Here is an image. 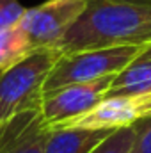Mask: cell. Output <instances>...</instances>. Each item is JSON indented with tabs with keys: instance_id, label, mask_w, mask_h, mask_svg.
Here are the masks:
<instances>
[{
	"instance_id": "1",
	"label": "cell",
	"mask_w": 151,
	"mask_h": 153,
	"mask_svg": "<svg viewBox=\"0 0 151 153\" xmlns=\"http://www.w3.org/2000/svg\"><path fill=\"white\" fill-rule=\"evenodd\" d=\"M151 45V5L114 0H89L84 14L68 30L57 50L61 53Z\"/></svg>"
},
{
	"instance_id": "2",
	"label": "cell",
	"mask_w": 151,
	"mask_h": 153,
	"mask_svg": "<svg viewBox=\"0 0 151 153\" xmlns=\"http://www.w3.org/2000/svg\"><path fill=\"white\" fill-rule=\"evenodd\" d=\"M59 55L57 48H36L0 73V126L20 112L41 107L44 82Z\"/></svg>"
},
{
	"instance_id": "3",
	"label": "cell",
	"mask_w": 151,
	"mask_h": 153,
	"mask_svg": "<svg viewBox=\"0 0 151 153\" xmlns=\"http://www.w3.org/2000/svg\"><path fill=\"white\" fill-rule=\"evenodd\" d=\"M144 48L146 46H112L61 53L44 82V94L71 84L94 82L117 75L132 64Z\"/></svg>"
},
{
	"instance_id": "4",
	"label": "cell",
	"mask_w": 151,
	"mask_h": 153,
	"mask_svg": "<svg viewBox=\"0 0 151 153\" xmlns=\"http://www.w3.org/2000/svg\"><path fill=\"white\" fill-rule=\"evenodd\" d=\"M89 0H46L25 11L20 27L32 48H57L84 14Z\"/></svg>"
},
{
	"instance_id": "5",
	"label": "cell",
	"mask_w": 151,
	"mask_h": 153,
	"mask_svg": "<svg viewBox=\"0 0 151 153\" xmlns=\"http://www.w3.org/2000/svg\"><path fill=\"white\" fill-rule=\"evenodd\" d=\"M114 76L115 75L105 76L94 82L71 84L57 91L46 93L41 102L43 119L52 128L59 123H64V121H70L73 117L85 114L107 96V91L110 87Z\"/></svg>"
},
{
	"instance_id": "6",
	"label": "cell",
	"mask_w": 151,
	"mask_h": 153,
	"mask_svg": "<svg viewBox=\"0 0 151 153\" xmlns=\"http://www.w3.org/2000/svg\"><path fill=\"white\" fill-rule=\"evenodd\" d=\"M48 135L41 107L20 112L0 128V153H44Z\"/></svg>"
},
{
	"instance_id": "7",
	"label": "cell",
	"mask_w": 151,
	"mask_h": 153,
	"mask_svg": "<svg viewBox=\"0 0 151 153\" xmlns=\"http://www.w3.org/2000/svg\"><path fill=\"white\" fill-rule=\"evenodd\" d=\"M139 119L137 107L133 98L112 96L103 98L85 114L73 117L70 121L59 123L53 128H93V130H117L123 126H130Z\"/></svg>"
},
{
	"instance_id": "8",
	"label": "cell",
	"mask_w": 151,
	"mask_h": 153,
	"mask_svg": "<svg viewBox=\"0 0 151 153\" xmlns=\"http://www.w3.org/2000/svg\"><path fill=\"white\" fill-rule=\"evenodd\" d=\"M114 130L53 128L50 130L44 153H91Z\"/></svg>"
},
{
	"instance_id": "9",
	"label": "cell",
	"mask_w": 151,
	"mask_h": 153,
	"mask_svg": "<svg viewBox=\"0 0 151 153\" xmlns=\"http://www.w3.org/2000/svg\"><path fill=\"white\" fill-rule=\"evenodd\" d=\"M151 91V61L137 57L132 64H128L123 71L112 78L110 87L105 98L126 96L135 98Z\"/></svg>"
},
{
	"instance_id": "10",
	"label": "cell",
	"mask_w": 151,
	"mask_h": 153,
	"mask_svg": "<svg viewBox=\"0 0 151 153\" xmlns=\"http://www.w3.org/2000/svg\"><path fill=\"white\" fill-rule=\"evenodd\" d=\"M32 45L20 25L0 32V73L25 59L32 52Z\"/></svg>"
},
{
	"instance_id": "11",
	"label": "cell",
	"mask_w": 151,
	"mask_h": 153,
	"mask_svg": "<svg viewBox=\"0 0 151 153\" xmlns=\"http://www.w3.org/2000/svg\"><path fill=\"white\" fill-rule=\"evenodd\" d=\"M133 139H135L133 125L123 126V128L114 130L112 134L105 141H101L91 153H130Z\"/></svg>"
},
{
	"instance_id": "12",
	"label": "cell",
	"mask_w": 151,
	"mask_h": 153,
	"mask_svg": "<svg viewBox=\"0 0 151 153\" xmlns=\"http://www.w3.org/2000/svg\"><path fill=\"white\" fill-rule=\"evenodd\" d=\"M25 11L27 9L18 0H0V32L20 25Z\"/></svg>"
},
{
	"instance_id": "13",
	"label": "cell",
	"mask_w": 151,
	"mask_h": 153,
	"mask_svg": "<svg viewBox=\"0 0 151 153\" xmlns=\"http://www.w3.org/2000/svg\"><path fill=\"white\" fill-rule=\"evenodd\" d=\"M135 139L130 153H151V116L141 117L133 123Z\"/></svg>"
},
{
	"instance_id": "14",
	"label": "cell",
	"mask_w": 151,
	"mask_h": 153,
	"mask_svg": "<svg viewBox=\"0 0 151 153\" xmlns=\"http://www.w3.org/2000/svg\"><path fill=\"white\" fill-rule=\"evenodd\" d=\"M133 102H135V107H137L139 119H141V117H146V116H151V91L146 93V94L135 96Z\"/></svg>"
},
{
	"instance_id": "15",
	"label": "cell",
	"mask_w": 151,
	"mask_h": 153,
	"mask_svg": "<svg viewBox=\"0 0 151 153\" xmlns=\"http://www.w3.org/2000/svg\"><path fill=\"white\" fill-rule=\"evenodd\" d=\"M114 2H124V4H137V5H151V0H114Z\"/></svg>"
},
{
	"instance_id": "16",
	"label": "cell",
	"mask_w": 151,
	"mask_h": 153,
	"mask_svg": "<svg viewBox=\"0 0 151 153\" xmlns=\"http://www.w3.org/2000/svg\"><path fill=\"white\" fill-rule=\"evenodd\" d=\"M139 57H142V59H148V61H151V45H148L144 50H142V53L139 55Z\"/></svg>"
},
{
	"instance_id": "17",
	"label": "cell",
	"mask_w": 151,
	"mask_h": 153,
	"mask_svg": "<svg viewBox=\"0 0 151 153\" xmlns=\"http://www.w3.org/2000/svg\"><path fill=\"white\" fill-rule=\"evenodd\" d=\"M0 128H2V126H0Z\"/></svg>"
}]
</instances>
